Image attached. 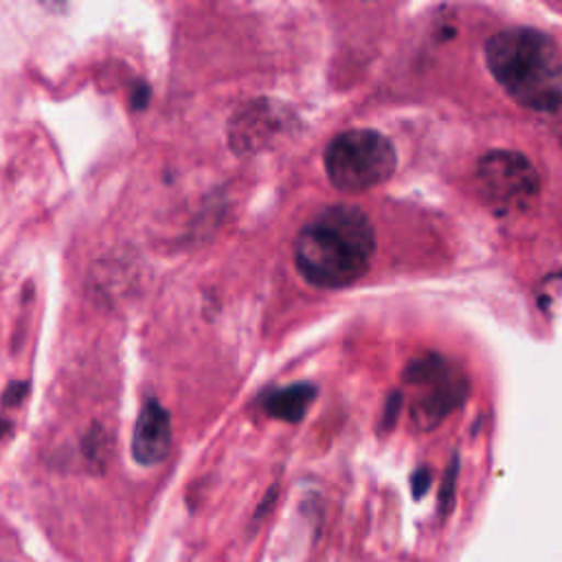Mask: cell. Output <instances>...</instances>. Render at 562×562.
<instances>
[{
  "label": "cell",
  "mask_w": 562,
  "mask_h": 562,
  "mask_svg": "<svg viewBox=\"0 0 562 562\" xmlns=\"http://www.w3.org/2000/svg\"><path fill=\"white\" fill-rule=\"evenodd\" d=\"M323 158L331 184L345 193L369 191L386 182L397 167L391 140L375 130H349L334 136Z\"/></svg>",
  "instance_id": "obj_3"
},
{
  "label": "cell",
  "mask_w": 562,
  "mask_h": 562,
  "mask_svg": "<svg viewBox=\"0 0 562 562\" xmlns=\"http://www.w3.org/2000/svg\"><path fill=\"white\" fill-rule=\"evenodd\" d=\"M375 235L358 206L334 204L312 217L294 239V263L316 288H345L358 281L371 263Z\"/></svg>",
  "instance_id": "obj_1"
},
{
  "label": "cell",
  "mask_w": 562,
  "mask_h": 562,
  "mask_svg": "<svg viewBox=\"0 0 562 562\" xmlns=\"http://www.w3.org/2000/svg\"><path fill=\"white\" fill-rule=\"evenodd\" d=\"M428 483H430L428 470H417V472L413 474V494L419 498V496L428 490Z\"/></svg>",
  "instance_id": "obj_9"
},
{
  "label": "cell",
  "mask_w": 562,
  "mask_h": 562,
  "mask_svg": "<svg viewBox=\"0 0 562 562\" xmlns=\"http://www.w3.org/2000/svg\"><path fill=\"white\" fill-rule=\"evenodd\" d=\"M169 446H171L169 415L156 400H147L134 426L132 457L140 465H156L167 457Z\"/></svg>",
  "instance_id": "obj_6"
},
{
  "label": "cell",
  "mask_w": 562,
  "mask_h": 562,
  "mask_svg": "<svg viewBox=\"0 0 562 562\" xmlns=\"http://www.w3.org/2000/svg\"><path fill=\"white\" fill-rule=\"evenodd\" d=\"M316 391L312 384H292V386H285V389H279V391H272L266 402H263V408L268 415L277 417V419H283V422H299L307 406L312 404Z\"/></svg>",
  "instance_id": "obj_7"
},
{
  "label": "cell",
  "mask_w": 562,
  "mask_h": 562,
  "mask_svg": "<svg viewBox=\"0 0 562 562\" xmlns=\"http://www.w3.org/2000/svg\"><path fill=\"white\" fill-rule=\"evenodd\" d=\"M483 200L501 213L525 211L538 195L540 180L533 165L518 151L494 149L476 165Z\"/></svg>",
  "instance_id": "obj_5"
},
{
  "label": "cell",
  "mask_w": 562,
  "mask_h": 562,
  "mask_svg": "<svg viewBox=\"0 0 562 562\" xmlns=\"http://www.w3.org/2000/svg\"><path fill=\"white\" fill-rule=\"evenodd\" d=\"M485 64L518 105L549 112L562 103V48L547 33L531 26L498 31L485 42Z\"/></svg>",
  "instance_id": "obj_2"
},
{
  "label": "cell",
  "mask_w": 562,
  "mask_h": 562,
  "mask_svg": "<svg viewBox=\"0 0 562 562\" xmlns=\"http://www.w3.org/2000/svg\"><path fill=\"white\" fill-rule=\"evenodd\" d=\"M454 479H457V461H452L450 470L446 472L443 487H441V494H439V509H441V514H443V516L452 509V498H454Z\"/></svg>",
  "instance_id": "obj_8"
},
{
  "label": "cell",
  "mask_w": 562,
  "mask_h": 562,
  "mask_svg": "<svg viewBox=\"0 0 562 562\" xmlns=\"http://www.w3.org/2000/svg\"><path fill=\"white\" fill-rule=\"evenodd\" d=\"M411 419L419 430L435 428L468 395V378L441 356H424L404 373Z\"/></svg>",
  "instance_id": "obj_4"
}]
</instances>
